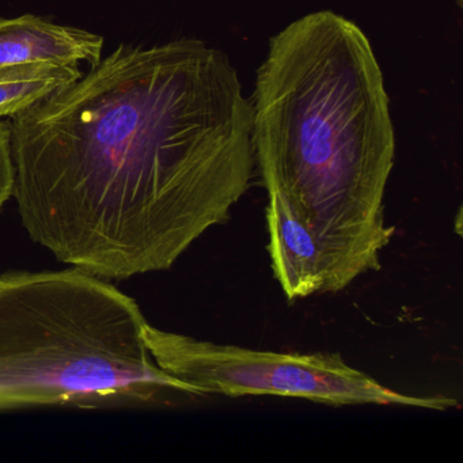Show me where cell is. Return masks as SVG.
Returning a JSON list of instances; mask_svg holds the SVG:
<instances>
[{"mask_svg": "<svg viewBox=\"0 0 463 463\" xmlns=\"http://www.w3.org/2000/svg\"><path fill=\"white\" fill-rule=\"evenodd\" d=\"M460 2H462V0H459V4H460Z\"/></svg>", "mask_w": 463, "mask_h": 463, "instance_id": "cell-8", "label": "cell"}, {"mask_svg": "<svg viewBox=\"0 0 463 463\" xmlns=\"http://www.w3.org/2000/svg\"><path fill=\"white\" fill-rule=\"evenodd\" d=\"M104 39L99 34L58 25L45 18L26 14L0 18V70L32 63L78 66L99 63Z\"/></svg>", "mask_w": 463, "mask_h": 463, "instance_id": "cell-5", "label": "cell"}, {"mask_svg": "<svg viewBox=\"0 0 463 463\" xmlns=\"http://www.w3.org/2000/svg\"><path fill=\"white\" fill-rule=\"evenodd\" d=\"M137 303L85 270L0 278V409L143 403L194 394L146 345Z\"/></svg>", "mask_w": 463, "mask_h": 463, "instance_id": "cell-3", "label": "cell"}, {"mask_svg": "<svg viewBox=\"0 0 463 463\" xmlns=\"http://www.w3.org/2000/svg\"><path fill=\"white\" fill-rule=\"evenodd\" d=\"M146 345L156 364L196 395H278L333 406L397 405L447 411L459 402L446 395L395 392L338 354L260 351L165 332L146 324Z\"/></svg>", "mask_w": 463, "mask_h": 463, "instance_id": "cell-4", "label": "cell"}, {"mask_svg": "<svg viewBox=\"0 0 463 463\" xmlns=\"http://www.w3.org/2000/svg\"><path fill=\"white\" fill-rule=\"evenodd\" d=\"M10 129L26 232L101 279L170 269L229 221L256 169L237 70L194 39L120 45Z\"/></svg>", "mask_w": 463, "mask_h": 463, "instance_id": "cell-1", "label": "cell"}, {"mask_svg": "<svg viewBox=\"0 0 463 463\" xmlns=\"http://www.w3.org/2000/svg\"><path fill=\"white\" fill-rule=\"evenodd\" d=\"M251 104L254 162L268 204L313 237L326 294L381 269L395 135L383 74L364 32L343 15H303L270 39Z\"/></svg>", "mask_w": 463, "mask_h": 463, "instance_id": "cell-2", "label": "cell"}, {"mask_svg": "<svg viewBox=\"0 0 463 463\" xmlns=\"http://www.w3.org/2000/svg\"><path fill=\"white\" fill-rule=\"evenodd\" d=\"M15 170L10 121L0 120V208L14 194Z\"/></svg>", "mask_w": 463, "mask_h": 463, "instance_id": "cell-7", "label": "cell"}, {"mask_svg": "<svg viewBox=\"0 0 463 463\" xmlns=\"http://www.w3.org/2000/svg\"><path fill=\"white\" fill-rule=\"evenodd\" d=\"M82 77L78 66L32 63L0 70V118H13Z\"/></svg>", "mask_w": 463, "mask_h": 463, "instance_id": "cell-6", "label": "cell"}]
</instances>
